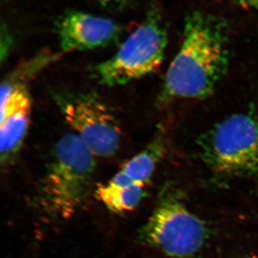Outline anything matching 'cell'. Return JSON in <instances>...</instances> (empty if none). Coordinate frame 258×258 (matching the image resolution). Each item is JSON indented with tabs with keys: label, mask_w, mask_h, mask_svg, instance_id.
Listing matches in <instances>:
<instances>
[{
	"label": "cell",
	"mask_w": 258,
	"mask_h": 258,
	"mask_svg": "<svg viewBox=\"0 0 258 258\" xmlns=\"http://www.w3.org/2000/svg\"><path fill=\"white\" fill-rule=\"evenodd\" d=\"M228 64L227 40L220 25L202 13L190 15L185 23L182 43L166 72L159 104L210 96Z\"/></svg>",
	"instance_id": "cell-1"
},
{
	"label": "cell",
	"mask_w": 258,
	"mask_h": 258,
	"mask_svg": "<svg viewBox=\"0 0 258 258\" xmlns=\"http://www.w3.org/2000/svg\"><path fill=\"white\" fill-rule=\"evenodd\" d=\"M95 158L77 134L68 133L61 137L36 195L37 207L45 215L67 220L81 210L92 188Z\"/></svg>",
	"instance_id": "cell-2"
},
{
	"label": "cell",
	"mask_w": 258,
	"mask_h": 258,
	"mask_svg": "<svg viewBox=\"0 0 258 258\" xmlns=\"http://www.w3.org/2000/svg\"><path fill=\"white\" fill-rule=\"evenodd\" d=\"M167 35L157 15H149L111 58L96 64L93 75L107 86H121L154 72L164 59Z\"/></svg>",
	"instance_id": "cell-3"
},
{
	"label": "cell",
	"mask_w": 258,
	"mask_h": 258,
	"mask_svg": "<svg viewBox=\"0 0 258 258\" xmlns=\"http://www.w3.org/2000/svg\"><path fill=\"white\" fill-rule=\"evenodd\" d=\"M204 157L220 172L258 171V120L248 113L227 117L200 142Z\"/></svg>",
	"instance_id": "cell-4"
},
{
	"label": "cell",
	"mask_w": 258,
	"mask_h": 258,
	"mask_svg": "<svg viewBox=\"0 0 258 258\" xmlns=\"http://www.w3.org/2000/svg\"><path fill=\"white\" fill-rule=\"evenodd\" d=\"M206 226L182 203L161 201L144 226V240L168 256L191 257L206 241Z\"/></svg>",
	"instance_id": "cell-5"
},
{
	"label": "cell",
	"mask_w": 258,
	"mask_h": 258,
	"mask_svg": "<svg viewBox=\"0 0 258 258\" xmlns=\"http://www.w3.org/2000/svg\"><path fill=\"white\" fill-rule=\"evenodd\" d=\"M55 99L64 119L96 157H111L116 154L119 125L103 102L90 94H57Z\"/></svg>",
	"instance_id": "cell-6"
},
{
	"label": "cell",
	"mask_w": 258,
	"mask_h": 258,
	"mask_svg": "<svg viewBox=\"0 0 258 258\" xmlns=\"http://www.w3.org/2000/svg\"><path fill=\"white\" fill-rule=\"evenodd\" d=\"M57 30L64 52L108 46L118 40L122 29L109 19L71 11L59 19Z\"/></svg>",
	"instance_id": "cell-7"
},
{
	"label": "cell",
	"mask_w": 258,
	"mask_h": 258,
	"mask_svg": "<svg viewBox=\"0 0 258 258\" xmlns=\"http://www.w3.org/2000/svg\"><path fill=\"white\" fill-rule=\"evenodd\" d=\"M31 108H24L0 121V157L9 164L23 145L30 123Z\"/></svg>",
	"instance_id": "cell-8"
},
{
	"label": "cell",
	"mask_w": 258,
	"mask_h": 258,
	"mask_svg": "<svg viewBox=\"0 0 258 258\" xmlns=\"http://www.w3.org/2000/svg\"><path fill=\"white\" fill-rule=\"evenodd\" d=\"M165 145L161 136H158L142 152L132 157L120 168V173L132 184H147L164 155Z\"/></svg>",
	"instance_id": "cell-9"
},
{
	"label": "cell",
	"mask_w": 258,
	"mask_h": 258,
	"mask_svg": "<svg viewBox=\"0 0 258 258\" xmlns=\"http://www.w3.org/2000/svg\"><path fill=\"white\" fill-rule=\"evenodd\" d=\"M145 186L135 183L120 186L108 182L98 186L95 195L110 211L124 213L132 211L138 206L145 195Z\"/></svg>",
	"instance_id": "cell-10"
},
{
	"label": "cell",
	"mask_w": 258,
	"mask_h": 258,
	"mask_svg": "<svg viewBox=\"0 0 258 258\" xmlns=\"http://www.w3.org/2000/svg\"><path fill=\"white\" fill-rule=\"evenodd\" d=\"M49 52H42L28 62H25L8 75L1 85V101L9 96L10 93L18 87L26 86L24 83L45 67L53 58Z\"/></svg>",
	"instance_id": "cell-11"
},
{
	"label": "cell",
	"mask_w": 258,
	"mask_h": 258,
	"mask_svg": "<svg viewBox=\"0 0 258 258\" xmlns=\"http://www.w3.org/2000/svg\"><path fill=\"white\" fill-rule=\"evenodd\" d=\"M238 1L244 6H247V8L258 12V0H238Z\"/></svg>",
	"instance_id": "cell-12"
},
{
	"label": "cell",
	"mask_w": 258,
	"mask_h": 258,
	"mask_svg": "<svg viewBox=\"0 0 258 258\" xmlns=\"http://www.w3.org/2000/svg\"><path fill=\"white\" fill-rule=\"evenodd\" d=\"M100 4L104 5H121L126 3L128 0H95Z\"/></svg>",
	"instance_id": "cell-13"
}]
</instances>
